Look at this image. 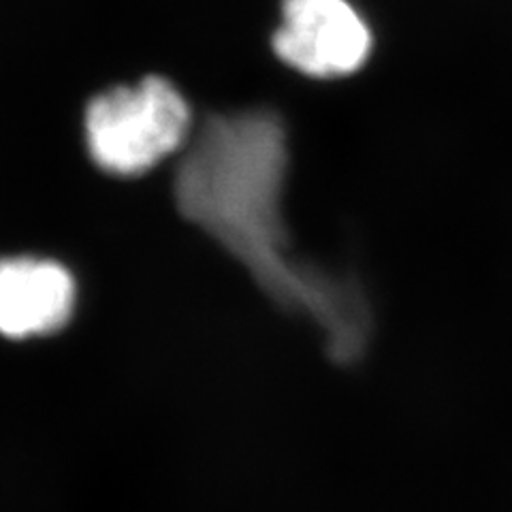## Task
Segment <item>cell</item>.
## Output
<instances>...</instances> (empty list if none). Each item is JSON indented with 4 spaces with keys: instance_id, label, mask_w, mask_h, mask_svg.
I'll use <instances>...</instances> for the list:
<instances>
[{
    "instance_id": "6da1fadb",
    "label": "cell",
    "mask_w": 512,
    "mask_h": 512,
    "mask_svg": "<svg viewBox=\"0 0 512 512\" xmlns=\"http://www.w3.org/2000/svg\"><path fill=\"white\" fill-rule=\"evenodd\" d=\"M286 135L267 111L216 116L192 141L175 178L182 214L242 261L280 306L310 316L329 357L357 361L372 312L355 282L312 269L288 252L282 220Z\"/></svg>"
},
{
    "instance_id": "7a4b0ae2",
    "label": "cell",
    "mask_w": 512,
    "mask_h": 512,
    "mask_svg": "<svg viewBox=\"0 0 512 512\" xmlns=\"http://www.w3.org/2000/svg\"><path fill=\"white\" fill-rule=\"evenodd\" d=\"M190 107L167 79L150 75L90 101L86 143L96 167L133 178L178 152L190 135Z\"/></svg>"
},
{
    "instance_id": "3957f363",
    "label": "cell",
    "mask_w": 512,
    "mask_h": 512,
    "mask_svg": "<svg viewBox=\"0 0 512 512\" xmlns=\"http://www.w3.org/2000/svg\"><path fill=\"white\" fill-rule=\"evenodd\" d=\"M276 54L312 77L357 71L372 52V30L348 0H284Z\"/></svg>"
},
{
    "instance_id": "277c9868",
    "label": "cell",
    "mask_w": 512,
    "mask_h": 512,
    "mask_svg": "<svg viewBox=\"0 0 512 512\" xmlns=\"http://www.w3.org/2000/svg\"><path fill=\"white\" fill-rule=\"evenodd\" d=\"M75 306L71 271L56 261L13 256L0 261V333L11 340L50 335Z\"/></svg>"
}]
</instances>
